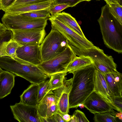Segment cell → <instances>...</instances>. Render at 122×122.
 <instances>
[{
	"label": "cell",
	"instance_id": "obj_1",
	"mask_svg": "<svg viewBox=\"0 0 122 122\" xmlns=\"http://www.w3.org/2000/svg\"><path fill=\"white\" fill-rule=\"evenodd\" d=\"M96 69L92 64L72 71L73 74L70 93V109L77 108L80 104H84L88 96L94 91Z\"/></svg>",
	"mask_w": 122,
	"mask_h": 122
},
{
	"label": "cell",
	"instance_id": "obj_2",
	"mask_svg": "<svg viewBox=\"0 0 122 122\" xmlns=\"http://www.w3.org/2000/svg\"><path fill=\"white\" fill-rule=\"evenodd\" d=\"M98 21L104 44L118 53H122V25L110 12L107 4L101 9Z\"/></svg>",
	"mask_w": 122,
	"mask_h": 122
},
{
	"label": "cell",
	"instance_id": "obj_3",
	"mask_svg": "<svg viewBox=\"0 0 122 122\" xmlns=\"http://www.w3.org/2000/svg\"><path fill=\"white\" fill-rule=\"evenodd\" d=\"M70 45L68 41L58 30L51 27L50 32L40 45L43 61L51 59Z\"/></svg>",
	"mask_w": 122,
	"mask_h": 122
},
{
	"label": "cell",
	"instance_id": "obj_4",
	"mask_svg": "<svg viewBox=\"0 0 122 122\" xmlns=\"http://www.w3.org/2000/svg\"><path fill=\"white\" fill-rule=\"evenodd\" d=\"M76 55L90 57L96 69L104 75L117 71V64L111 56L105 54L103 50L94 46L91 48L81 50L70 46Z\"/></svg>",
	"mask_w": 122,
	"mask_h": 122
},
{
	"label": "cell",
	"instance_id": "obj_5",
	"mask_svg": "<svg viewBox=\"0 0 122 122\" xmlns=\"http://www.w3.org/2000/svg\"><path fill=\"white\" fill-rule=\"evenodd\" d=\"M48 20L34 19L20 14L5 12L1 18L3 23L8 30H20L45 29Z\"/></svg>",
	"mask_w": 122,
	"mask_h": 122
},
{
	"label": "cell",
	"instance_id": "obj_6",
	"mask_svg": "<svg viewBox=\"0 0 122 122\" xmlns=\"http://www.w3.org/2000/svg\"><path fill=\"white\" fill-rule=\"evenodd\" d=\"M70 45L54 58L42 61L37 66L50 76L55 74L66 72L68 65L76 56Z\"/></svg>",
	"mask_w": 122,
	"mask_h": 122
},
{
	"label": "cell",
	"instance_id": "obj_7",
	"mask_svg": "<svg viewBox=\"0 0 122 122\" xmlns=\"http://www.w3.org/2000/svg\"><path fill=\"white\" fill-rule=\"evenodd\" d=\"M48 20L51 23V27L60 32L68 41L70 46L81 50L94 47L92 43L86 37L81 36L54 17L51 16Z\"/></svg>",
	"mask_w": 122,
	"mask_h": 122
},
{
	"label": "cell",
	"instance_id": "obj_8",
	"mask_svg": "<svg viewBox=\"0 0 122 122\" xmlns=\"http://www.w3.org/2000/svg\"><path fill=\"white\" fill-rule=\"evenodd\" d=\"M84 104L85 107L94 114L111 112L114 110L121 112L114 104L94 91L87 98Z\"/></svg>",
	"mask_w": 122,
	"mask_h": 122
},
{
	"label": "cell",
	"instance_id": "obj_9",
	"mask_svg": "<svg viewBox=\"0 0 122 122\" xmlns=\"http://www.w3.org/2000/svg\"><path fill=\"white\" fill-rule=\"evenodd\" d=\"M11 31L13 33L12 40L21 45H40L46 34L45 29Z\"/></svg>",
	"mask_w": 122,
	"mask_h": 122
},
{
	"label": "cell",
	"instance_id": "obj_10",
	"mask_svg": "<svg viewBox=\"0 0 122 122\" xmlns=\"http://www.w3.org/2000/svg\"><path fill=\"white\" fill-rule=\"evenodd\" d=\"M14 118L20 122H42L36 106L27 105L20 102L10 106Z\"/></svg>",
	"mask_w": 122,
	"mask_h": 122
},
{
	"label": "cell",
	"instance_id": "obj_11",
	"mask_svg": "<svg viewBox=\"0 0 122 122\" xmlns=\"http://www.w3.org/2000/svg\"><path fill=\"white\" fill-rule=\"evenodd\" d=\"M16 54L19 59L36 66L43 61L39 45L20 46L16 50Z\"/></svg>",
	"mask_w": 122,
	"mask_h": 122
},
{
	"label": "cell",
	"instance_id": "obj_12",
	"mask_svg": "<svg viewBox=\"0 0 122 122\" xmlns=\"http://www.w3.org/2000/svg\"><path fill=\"white\" fill-rule=\"evenodd\" d=\"M72 80V78L68 80L65 78L62 86L53 91L57 103L58 111L63 114L68 113L69 112V97Z\"/></svg>",
	"mask_w": 122,
	"mask_h": 122
},
{
	"label": "cell",
	"instance_id": "obj_13",
	"mask_svg": "<svg viewBox=\"0 0 122 122\" xmlns=\"http://www.w3.org/2000/svg\"><path fill=\"white\" fill-rule=\"evenodd\" d=\"M52 91L47 94L36 106L40 116L45 118L58 112L57 102Z\"/></svg>",
	"mask_w": 122,
	"mask_h": 122
},
{
	"label": "cell",
	"instance_id": "obj_14",
	"mask_svg": "<svg viewBox=\"0 0 122 122\" xmlns=\"http://www.w3.org/2000/svg\"><path fill=\"white\" fill-rule=\"evenodd\" d=\"M54 5L53 0L44 1L18 6H11L4 11L13 14H20L36 10L49 8Z\"/></svg>",
	"mask_w": 122,
	"mask_h": 122
},
{
	"label": "cell",
	"instance_id": "obj_15",
	"mask_svg": "<svg viewBox=\"0 0 122 122\" xmlns=\"http://www.w3.org/2000/svg\"><path fill=\"white\" fill-rule=\"evenodd\" d=\"M112 96L122 97V74L117 71L104 75Z\"/></svg>",
	"mask_w": 122,
	"mask_h": 122
},
{
	"label": "cell",
	"instance_id": "obj_16",
	"mask_svg": "<svg viewBox=\"0 0 122 122\" xmlns=\"http://www.w3.org/2000/svg\"><path fill=\"white\" fill-rule=\"evenodd\" d=\"M15 75L12 73L3 70L0 73V99L11 93L15 84Z\"/></svg>",
	"mask_w": 122,
	"mask_h": 122
},
{
	"label": "cell",
	"instance_id": "obj_17",
	"mask_svg": "<svg viewBox=\"0 0 122 122\" xmlns=\"http://www.w3.org/2000/svg\"><path fill=\"white\" fill-rule=\"evenodd\" d=\"M94 85V91L103 96L113 103L112 93L107 85L104 75L97 69L95 76Z\"/></svg>",
	"mask_w": 122,
	"mask_h": 122
},
{
	"label": "cell",
	"instance_id": "obj_18",
	"mask_svg": "<svg viewBox=\"0 0 122 122\" xmlns=\"http://www.w3.org/2000/svg\"><path fill=\"white\" fill-rule=\"evenodd\" d=\"M38 84H31L20 96V102L27 105L37 106Z\"/></svg>",
	"mask_w": 122,
	"mask_h": 122
},
{
	"label": "cell",
	"instance_id": "obj_19",
	"mask_svg": "<svg viewBox=\"0 0 122 122\" xmlns=\"http://www.w3.org/2000/svg\"><path fill=\"white\" fill-rule=\"evenodd\" d=\"M54 17L81 36L86 37L75 18L70 14L63 12Z\"/></svg>",
	"mask_w": 122,
	"mask_h": 122
},
{
	"label": "cell",
	"instance_id": "obj_20",
	"mask_svg": "<svg viewBox=\"0 0 122 122\" xmlns=\"http://www.w3.org/2000/svg\"><path fill=\"white\" fill-rule=\"evenodd\" d=\"M76 56L67 66L66 72L72 71L92 64L93 62L89 57L84 56Z\"/></svg>",
	"mask_w": 122,
	"mask_h": 122
},
{
	"label": "cell",
	"instance_id": "obj_21",
	"mask_svg": "<svg viewBox=\"0 0 122 122\" xmlns=\"http://www.w3.org/2000/svg\"><path fill=\"white\" fill-rule=\"evenodd\" d=\"M21 45L12 39L3 43L0 50V57L8 56L15 60L18 58L16 51Z\"/></svg>",
	"mask_w": 122,
	"mask_h": 122
},
{
	"label": "cell",
	"instance_id": "obj_22",
	"mask_svg": "<svg viewBox=\"0 0 122 122\" xmlns=\"http://www.w3.org/2000/svg\"><path fill=\"white\" fill-rule=\"evenodd\" d=\"M67 73L66 72L58 73L51 76L47 88L48 92L59 88L62 86Z\"/></svg>",
	"mask_w": 122,
	"mask_h": 122
},
{
	"label": "cell",
	"instance_id": "obj_23",
	"mask_svg": "<svg viewBox=\"0 0 122 122\" xmlns=\"http://www.w3.org/2000/svg\"><path fill=\"white\" fill-rule=\"evenodd\" d=\"M49 8L28 12L20 14L31 18L45 19L48 20L51 17Z\"/></svg>",
	"mask_w": 122,
	"mask_h": 122
},
{
	"label": "cell",
	"instance_id": "obj_24",
	"mask_svg": "<svg viewBox=\"0 0 122 122\" xmlns=\"http://www.w3.org/2000/svg\"><path fill=\"white\" fill-rule=\"evenodd\" d=\"M94 120L95 122H120L111 111L94 114Z\"/></svg>",
	"mask_w": 122,
	"mask_h": 122
},
{
	"label": "cell",
	"instance_id": "obj_25",
	"mask_svg": "<svg viewBox=\"0 0 122 122\" xmlns=\"http://www.w3.org/2000/svg\"><path fill=\"white\" fill-rule=\"evenodd\" d=\"M111 14L122 25V6L119 4H112L108 5Z\"/></svg>",
	"mask_w": 122,
	"mask_h": 122
},
{
	"label": "cell",
	"instance_id": "obj_26",
	"mask_svg": "<svg viewBox=\"0 0 122 122\" xmlns=\"http://www.w3.org/2000/svg\"><path fill=\"white\" fill-rule=\"evenodd\" d=\"M49 79L46 80L38 84L39 88L37 96V102L40 103L45 96L49 92L47 88Z\"/></svg>",
	"mask_w": 122,
	"mask_h": 122
},
{
	"label": "cell",
	"instance_id": "obj_27",
	"mask_svg": "<svg viewBox=\"0 0 122 122\" xmlns=\"http://www.w3.org/2000/svg\"><path fill=\"white\" fill-rule=\"evenodd\" d=\"M69 122H89L84 113L82 112L77 109L74 112L73 115L71 116Z\"/></svg>",
	"mask_w": 122,
	"mask_h": 122
},
{
	"label": "cell",
	"instance_id": "obj_28",
	"mask_svg": "<svg viewBox=\"0 0 122 122\" xmlns=\"http://www.w3.org/2000/svg\"><path fill=\"white\" fill-rule=\"evenodd\" d=\"M69 7V5L66 4H54L49 8V10L51 16H54Z\"/></svg>",
	"mask_w": 122,
	"mask_h": 122
},
{
	"label": "cell",
	"instance_id": "obj_29",
	"mask_svg": "<svg viewBox=\"0 0 122 122\" xmlns=\"http://www.w3.org/2000/svg\"><path fill=\"white\" fill-rule=\"evenodd\" d=\"M12 36V31L9 30L0 34V50L3 43L11 40Z\"/></svg>",
	"mask_w": 122,
	"mask_h": 122
},
{
	"label": "cell",
	"instance_id": "obj_30",
	"mask_svg": "<svg viewBox=\"0 0 122 122\" xmlns=\"http://www.w3.org/2000/svg\"><path fill=\"white\" fill-rule=\"evenodd\" d=\"M47 0H16L10 7L22 6Z\"/></svg>",
	"mask_w": 122,
	"mask_h": 122
},
{
	"label": "cell",
	"instance_id": "obj_31",
	"mask_svg": "<svg viewBox=\"0 0 122 122\" xmlns=\"http://www.w3.org/2000/svg\"><path fill=\"white\" fill-rule=\"evenodd\" d=\"M43 122H66L61 115L58 112L56 113L51 116L44 118H43Z\"/></svg>",
	"mask_w": 122,
	"mask_h": 122
},
{
	"label": "cell",
	"instance_id": "obj_32",
	"mask_svg": "<svg viewBox=\"0 0 122 122\" xmlns=\"http://www.w3.org/2000/svg\"><path fill=\"white\" fill-rule=\"evenodd\" d=\"M54 4H64L68 5L70 7L75 6L82 0H53Z\"/></svg>",
	"mask_w": 122,
	"mask_h": 122
},
{
	"label": "cell",
	"instance_id": "obj_33",
	"mask_svg": "<svg viewBox=\"0 0 122 122\" xmlns=\"http://www.w3.org/2000/svg\"><path fill=\"white\" fill-rule=\"evenodd\" d=\"M16 0H0V4L1 10L5 11L10 7Z\"/></svg>",
	"mask_w": 122,
	"mask_h": 122
},
{
	"label": "cell",
	"instance_id": "obj_34",
	"mask_svg": "<svg viewBox=\"0 0 122 122\" xmlns=\"http://www.w3.org/2000/svg\"><path fill=\"white\" fill-rule=\"evenodd\" d=\"M112 99L113 103L122 112V97L112 96Z\"/></svg>",
	"mask_w": 122,
	"mask_h": 122
},
{
	"label": "cell",
	"instance_id": "obj_35",
	"mask_svg": "<svg viewBox=\"0 0 122 122\" xmlns=\"http://www.w3.org/2000/svg\"><path fill=\"white\" fill-rule=\"evenodd\" d=\"M58 112L60 114L66 122H69L71 119V116L68 114V113L63 114L58 111Z\"/></svg>",
	"mask_w": 122,
	"mask_h": 122
},
{
	"label": "cell",
	"instance_id": "obj_36",
	"mask_svg": "<svg viewBox=\"0 0 122 122\" xmlns=\"http://www.w3.org/2000/svg\"><path fill=\"white\" fill-rule=\"evenodd\" d=\"M107 4L109 5L112 4H119L122 5V0H104Z\"/></svg>",
	"mask_w": 122,
	"mask_h": 122
},
{
	"label": "cell",
	"instance_id": "obj_37",
	"mask_svg": "<svg viewBox=\"0 0 122 122\" xmlns=\"http://www.w3.org/2000/svg\"><path fill=\"white\" fill-rule=\"evenodd\" d=\"M7 30L4 24L0 22V34L5 32Z\"/></svg>",
	"mask_w": 122,
	"mask_h": 122
},
{
	"label": "cell",
	"instance_id": "obj_38",
	"mask_svg": "<svg viewBox=\"0 0 122 122\" xmlns=\"http://www.w3.org/2000/svg\"><path fill=\"white\" fill-rule=\"evenodd\" d=\"M122 112H119L116 113L115 114V116L118 118L119 120L122 122Z\"/></svg>",
	"mask_w": 122,
	"mask_h": 122
},
{
	"label": "cell",
	"instance_id": "obj_39",
	"mask_svg": "<svg viewBox=\"0 0 122 122\" xmlns=\"http://www.w3.org/2000/svg\"><path fill=\"white\" fill-rule=\"evenodd\" d=\"M79 107L81 109L85 107L84 104L82 103L80 104L79 105Z\"/></svg>",
	"mask_w": 122,
	"mask_h": 122
},
{
	"label": "cell",
	"instance_id": "obj_40",
	"mask_svg": "<svg viewBox=\"0 0 122 122\" xmlns=\"http://www.w3.org/2000/svg\"><path fill=\"white\" fill-rule=\"evenodd\" d=\"M3 70L0 67V73Z\"/></svg>",
	"mask_w": 122,
	"mask_h": 122
},
{
	"label": "cell",
	"instance_id": "obj_41",
	"mask_svg": "<svg viewBox=\"0 0 122 122\" xmlns=\"http://www.w3.org/2000/svg\"><path fill=\"white\" fill-rule=\"evenodd\" d=\"M83 1H90L92 0H82Z\"/></svg>",
	"mask_w": 122,
	"mask_h": 122
},
{
	"label": "cell",
	"instance_id": "obj_42",
	"mask_svg": "<svg viewBox=\"0 0 122 122\" xmlns=\"http://www.w3.org/2000/svg\"><path fill=\"white\" fill-rule=\"evenodd\" d=\"M0 10H1V7L0 5Z\"/></svg>",
	"mask_w": 122,
	"mask_h": 122
}]
</instances>
